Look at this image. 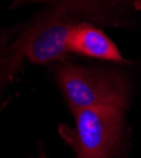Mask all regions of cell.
I'll return each instance as SVG.
<instances>
[{
  "instance_id": "1",
  "label": "cell",
  "mask_w": 141,
  "mask_h": 158,
  "mask_svg": "<svg viewBox=\"0 0 141 158\" xmlns=\"http://www.w3.org/2000/svg\"><path fill=\"white\" fill-rule=\"evenodd\" d=\"M134 0H47L45 8L10 43L11 55L33 63H50L68 55L70 31L82 23L116 24Z\"/></svg>"
},
{
  "instance_id": "2",
  "label": "cell",
  "mask_w": 141,
  "mask_h": 158,
  "mask_svg": "<svg viewBox=\"0 0 141 158\" xmlns=\"http://www.w3.org/2000/svg\"><path fill=\"white\" fill-rule=\"evenodd\" d=\"M57 80L71 113L104 105L122 110L129 108V85L116 72L98 67L65 64L60 67Z\"/></svg>"
},
{
  "instance_id": "3",
  "label": "cell",
  "mask_w": 141,
  "mask_h": 158,
  "mask_svg": "<svg viewBox=\"0 0 141 158\" xmlns=\"http://www.w3.org/2000/svg\"><path fill=\"white\" fill-rule=\"evenodd\" d=\"M75 128L59 127V133L74 149L76 158H112L121 142L125 115L114 106L75 110Z\"/></svg>"
},
{
  "instance_id": "4",
  "label": "cell",
  "mask_w": 141,
  "mask_h": 158,
  "mask_svg": "<svg viewBox=\"0 0 141 158\" xmlns=\"http://www.w3.org/2000/svg\"><path fill=\"white\" fill-rule=\"evenodd\" d=\"M68 53H76L92 58L125 62L123 56L112 39L93 24L82 23L74 27L66 39Z\"/></svg>"
},
{
  "instance_id": "5",
  "label": "cell",
  "mask_w": 141,
  "mask_h": 158,
  "mask_svg": "<svg viewBox=\"0 0 141 158\" xmlns=\"http://www.w3.org/2000/svg\"><path fill=\"white\" fill-rule=\"evenodd\" d=\"M5 38H0V85L8 82L22 63L10 52V44H5Z\"/></svg>"
},
{
  "instance_id": "6",
  "label": "cell",
  "mask_w": 141,
  "mask_h": 158,
  "mask_svg": "<svg viewBox=\"0 0 141 158\" xmlns=\"http://www.w3.org/2000/svg\"><path fill=\"white\" fill-rule=\"evenodd\" d=\"M23 2H42V3H46L47 0H15V4H18V3H23Z\"/></svg>"
},
{
  "instance_id": "7",
  "label": "cell",
  "mask_w": 141,
  "mask_h": 158,
  "mask_svg": "<svg viewBox=\"0 0 141 158\" xmlns=\"http://www.w3.org/2000/svg\"><path fill=\"white\" fill-rule=\"evenodd\" d=\"M31 158H48V157L46 156L45 151L42 149V151H41V153H40V154H38V157H31Z\"/></svg>"
}]
</instances>
